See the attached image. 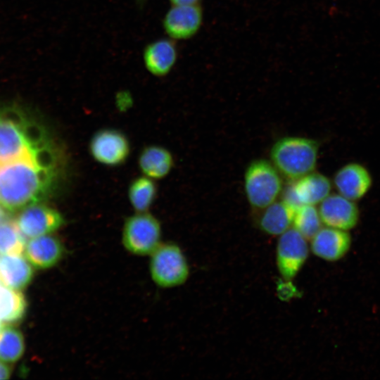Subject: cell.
I'll return each mask as SVG.
<instances>
[{
  "label": "cell",
  "mask_w": 380,
  "mask_h": 380,
  "mask_svg": "<svg viewBox=\"0 0 380 380\" xmlns=\"http://www.w3.org/2000/svg\"><path fill=\"white\" fill-rule=\"evenodd\" d=\"M56 151L25 156L0 166V204L11 213L44 199L58 174Z\"/></svg>",
  "instance_id": "cell-1"
},
{
  "label": "cell",
  "mask_w": 380,
  "mask_h": 380,
  "mask_svg": "<svg viewBox=\"0 0 380 380\" xmlns=\"http://www.w3.org/2000/svg\"><path fill=\"white\" fill-rule=\"evenodd\" d=\"M53 150L43 129L20 110H0V165Z\"/></svg>",
  "instance_id": "cell-2"
},
{
  "label": "cell",
  "mask_w": 380,
  "mask_h": 380,
  "mask_svg": "<svg viewBox=\"0 0 380 380\" xmlns=\"http://www.w3.org/2000/svg\"><path fill=\"white\" fill-rule=\"evenodd\" d=\"M319 144L315 139L288 137L279 139L270 151L272 163L279 173L294 181L315 171Z\"/></svg>",
  "instance_id": "cell-3"
},
{
  "label": "cell",
  "mask_w": 380,
  "mask_h": 380,
  "mask_svg": "<svg viewBox=\"0 0 380 380\" xmlns=\"http://www.w3.org/2000/svg\"><path fill=\"white\" fill-rule=\"evenodd\" d=\"M281 175L266 160H256L248 165L244 175V189L253 208L263 210L277 201L283 190Z\"/></svg>",
  "instance_id": "cell-4"
},
{
  "label": "cell",
  "mask_w": 380,
  "mask_h": 380,
  "mask_svg": "<svg viewBox=\"0 0 380 380\" xmlns=\"http://www.w3.org/2000/svg\"><path fill=\"white\" fill-rule=\"evenodd\" d=\"M149 272L153 282L162 288L183 284L189 275L187 260L173 243H161L150 255Z\"/></svg>",
  "instance_id": "cell-5"
},
{
  "label": "cell",
  "mask_w": 380,
  "mask_h": 380,
  "mask_svg": "<svg viewBox=\"0 0 380 380\" xmlns=\"http://www.w3.org/2000/svg\"><path fill=\"white\" fill-rule=\"evenodd\" d=\"M161 225L148 212H136L127 217L122 230L125 248L135 255H150L161 243Z\"/></svg>",
  "instance_id": "cell-6"
},
{
  "label": "cell",
  "mask_w": 380,
  "mask_h": 380,
  "mask_svg": "<svg viewBox=\"0 0 380 380\" xmlns=\"http://www.w3.org/2000/svg\"><path fill=\"white\" fill-rule=\"evenodd\" d=\"M331 188L328 177L313 171L291 181L281 192L282 200L295 209L303 205H316L331 194Z\"/></svg>",
  "instance_id": "cell-7"
},
{
  "label": "cell",
  "mask_w": 380,
  "mask_h": 380,
  "mask_svg": "<svg viewBox=\"0 0 380 380\" xmlns=\"http://www.w3.org/2000/svg\"><path fill=\"white\" fill-rule=\"evenodd\" d=\"M309 254L307 239L293 227L279 236L276 260L281 277L294 278L304 265Z\"/></svg>",
  "instance_id": "cell-8"
},
{
  "label": "cell",
  "mask_w": 380,
  "mask_h": 380,
  "mask_svg": "<svg viewBox=\"0 0 380 380\" xmlns=\"http://www.w3.org/2000/svg\"><path fill=\"white\" fill-rule=\"evenodd\" d=\"M15 222L23 236L31 239L53 234L65 222L59 211L39 202L21 209Z\"/></svg>",
  "instance_id": "cell-9"
},
{
  "label": "cell",
  "mask_w": 380,
  "mask_h": 380,
  "mask_svg": "<svg viewBox=\"0 0 380 380\" xmlns=\"http://www.w3.org/2000/svg\"><path fill=\"white\" fill-rule=\"evenodd\" d=\"M89 148L94 160L104 165L117 166L127 159L130 144L120 131L105 128L93 134Z\"/></svg>",
  "instance_id": "cell-10"
},
{
  "label": "cell",
  "mask_w": 380,
  "mask_h": 380,
  "mask_svg": "<svg viewBox=\"0 0 380 380\" xmlns=\"http://www.w3.org/2000/svg\"><path fill=\"white\" fill-rule=\"evenodd\" d=\"M318 210L326 227L349 231L360 220V212L356 202L338 193L330 194L319 204Z\"/></svg>",
  "instance_id": "cell-11"
},
{
  "label": "cell",
  "mask_w": 380,
  "mask_h": 380,
  "mask_svg": "<svg viewBox=\"0 0 380 380\" xmlns=\"http://www.w3.org/2000/svg\"><path fill=\"white\" fill-rule=\"evenodd\" d=\"M332 184L338 194L356 202L364 198L370 191L373 178L364 165L357 162H350L336 171Z\"/></svg>",
  "instance_id": "cell-12"
},
{
  "label": "cell",
  "mask_w": 380,
  "mask_h": 380,
  "mask_svg": "<svg viewBox=\"0 0 380 380\" xmlns=\"http://www.w3.org/2000/svg\"><path fill=\"white\" fill-rule=\"evenodd\" d=\"M203 11L198 4L173 5L165 14L163 26L166 34L175 39H187L199 30Z\"/></svg>",
  "instance_id": "cell-13"
},
{
  "label": "cell",
  "mask_w": 380,
  "mask_h": 380,
  "mask_svg": "<svg viewBox=\"0 0 380 380\" xmlns=\"http://www.w3.org/2000/svg\"><path fill=\"white\" fill-rule=\"evenodd\" d=\"M64 254L63 242L52 234L30 239L24 249L25 258L37 270H46L56 266Z\"/></svg>",
  "instance_id": "cell-14"
},
{
  "label": "cell",
  "mask_w": 380,
  "mask_h": 380,
  "mask_svg": "<svg viewBox=\"0 0 380 380\" xmlns=\"http://www.w3.org/2000/svg\"><path fill=\"white\" fill-rule=\"evenodd\" d=\"M349 231L329 227H322L310 239V248L318 258L326 261L339 260L351 246Z\"/></svg>",
  "instance_id": "cell-15"
},
{
  "label": "cell",
  "mask_w": 380,
  "mask_h": 380,
  "mask_svg": "<svg viewBox=\"0 0 380 380\" xmlns=\"http://www.w3.org/2000/svg\"><path fill=\"white\" fill-rule=\"evenodd\" d=\"M178 52L177 45L170 39L162 38L148 44L143 52L146 70L156 77L167 75L174 67Z\"/></svg>",
  "instance_id": "cell-16"
},
{
  "label": "cell",
  "mask_w": 380,
  "mask_h": 380,
  "mask_svg": "<svg viewBox=\"0 0 380 380\" xmlns=\"http://www.w3.org/2000/svg\"><path fill=\"white\" fill-rule=\"evenodd\" d=\"M34 269L21 255H0V284L20 291L30 284Z\"/></svg>",
  "instance_id": "cell-17"
},
{
  "label": "cell",
  "mask_w": 380,
  "mask_h": 380,
  "mask_svg": "<svg viewBox=\"0 0 380 380\" xmlns=\"http://www.w3.org/2000/svg\"><path fill=\"white\" fill-rule=\"evenodd\" d=\"M173 163L171 153L158 145L146 146L138 158L139 167L143 175L153 179L166 177L171 171Z\"/></svg>",
  "instance_id": "cell-18"
},
{
  "label": "cell",
  "mask_w": 380,
  "mask_h": 380,
  "mask_svg": "<svg viewBox=\"0 0 380 380\" xmlns=\"http://www.w3.org/2000/svg\"><path fill=\"white\" fill-rule=\"evenodd\" d=\"M294 213L295 210L283 201H276L263 209L259 227L267 234L280 236L292 227Z\"/></svg>",
  "instance_id": "cell-19"
},
{
  "label": "cell",
  "mask_w": 380,
  "mask_h": 380,
  "mask_svg": "<svg viewBox=\"0 0 380 380\" xmlns=\"http://www.w3.org/2000/svg\"><path fill=\"white\" fill-rule=\"evenodd\" d=\"M127 194L129 203L136 212H148L156 199L157 186L153 179L143 175L132 180Z\"/></svg>",
  "instance_id": "cell-20"
},
{
  "label": "cell",
  "mask_w": 380,
  "mask_h": 380,
  "mask_svg": "<svg viewBox=\"0 0 380 380\" xmlns=\"http://www.w3.org/2000/svg\"><path fill=\"white\" fill-rule=\"evenodd\" d=\"M27 310V301L18 290L0 284V320L7 322L23 319Z\"/></svg>",
  "instance_id": "cell-21"
},
{
  "label": "cell",
  "mask_w": 380,
  "mask_h": 380,
  "mask_svg": "<svg viewBox=\"0 0 380 380\" xmlns=\"http://www.w3.org/2000/svg\"><path fill=\"white\" fill-rule=\"evenodd\" d=\"M24 351V338L20 331L12 325H2L0 328V360L16 362Z\"/></svg>",
  "instance_id": "cell-22"
},
{
  "label": "cell",
  "mask_w": 380,
  "mask_h": 380,
  "mask_svg": "<svg viewBox=\"0 0 380 380\" xmlns=\"http://www.w3.org/2000/svg\"><path fill=\"white\" fill-rule=\"evenodd\" d=\"M318 208L312 205H303L294 213L292 227L307 240H310L322 227Z\"/></svg>",
  "instance_id": "cell-23"
},
{
  "label": "cell",
  "mask_w": 380,
  "mask_h": 380,
  "mask_svg": "<svg viewBox=\"0 0 380 380\" xmlns=\"http://www.w3.org/2000/svg\"><path fill=\"white\" fill-rule=\"evenodd\" d=\"M25 237L15 221L0 223V255H21L25 246Z\"/></svg>",
  "instance_id": "cell-24"
},
{
  "label": "cell",
  "mask_w": 380,
  "mask_h": 380,
  "mask_svg": "<svg viewBox=\"0 0 380 380\" xmlns=\"http://www.w3.org/2000/svg\"><path fill=\"white\" fill-rule=\"evenodd\" d=\"M10 374L11 369L9 367L0 361V380L8 379Z\"/></svg>",
  "instance_id": "cell-25"
},
{
  "label": "cell",
  "mask_w": 380,
  "mask_h": 380,
  "mask_svg": "<svg viewBox=\"0 0 380 380\" xmlns=\"http://www.w3.org/2000/svg\"><path fill=\"white\" fill-rule=\"evenodd\" d=\"M11 212L0 204V223L11 220Z\"/></svg>",
  "instance_id": "cell-26"
},
{
  "label": "cell",
  "mask_w": 380,
  "mask_h": 380,
  "mask_svg": "<svg viewBox=\"0 0 380 380\" xmlns=\"http://www.w3.org/2000/svg\"><path fill=\"white\" fill-rule=\"evenodd\" d=\"M172 5L181 6V5H193L198 4L200 0H170Z\"/></svg>",
  "instance_id": "cell-27"
},
{
  "label": "cell",
  "mask_w": 380,
  "mask_h": 380,
  "mask_svg": "<svg viewBox=\"0 0 380 380\" xmlns=\"http://www.w3.org/2000/svg\"><path fill=\"white\" fill-rule=\"evenodd\" d=\"M136 1L137 4L141 6H143L144 4H145L147 1V0H136Z\"/></svg>",
  "instance_id": "cell-28"
},
{
  "label": "cell",
  "mask_w": 380,
  "mask_h": 380,
  "mask_svg": "<svg viewBox=\"0 0 380 380\" xmlns=\"http://www.w3.org/2000/svg\"><path fill=\"white\" fill-rule=\"evenodd\" d=\"M1 321L0 320V328L1 327L2 324H1Z\"/></svg>",
  "instance_id": "cell-29"
}]
</instances>
